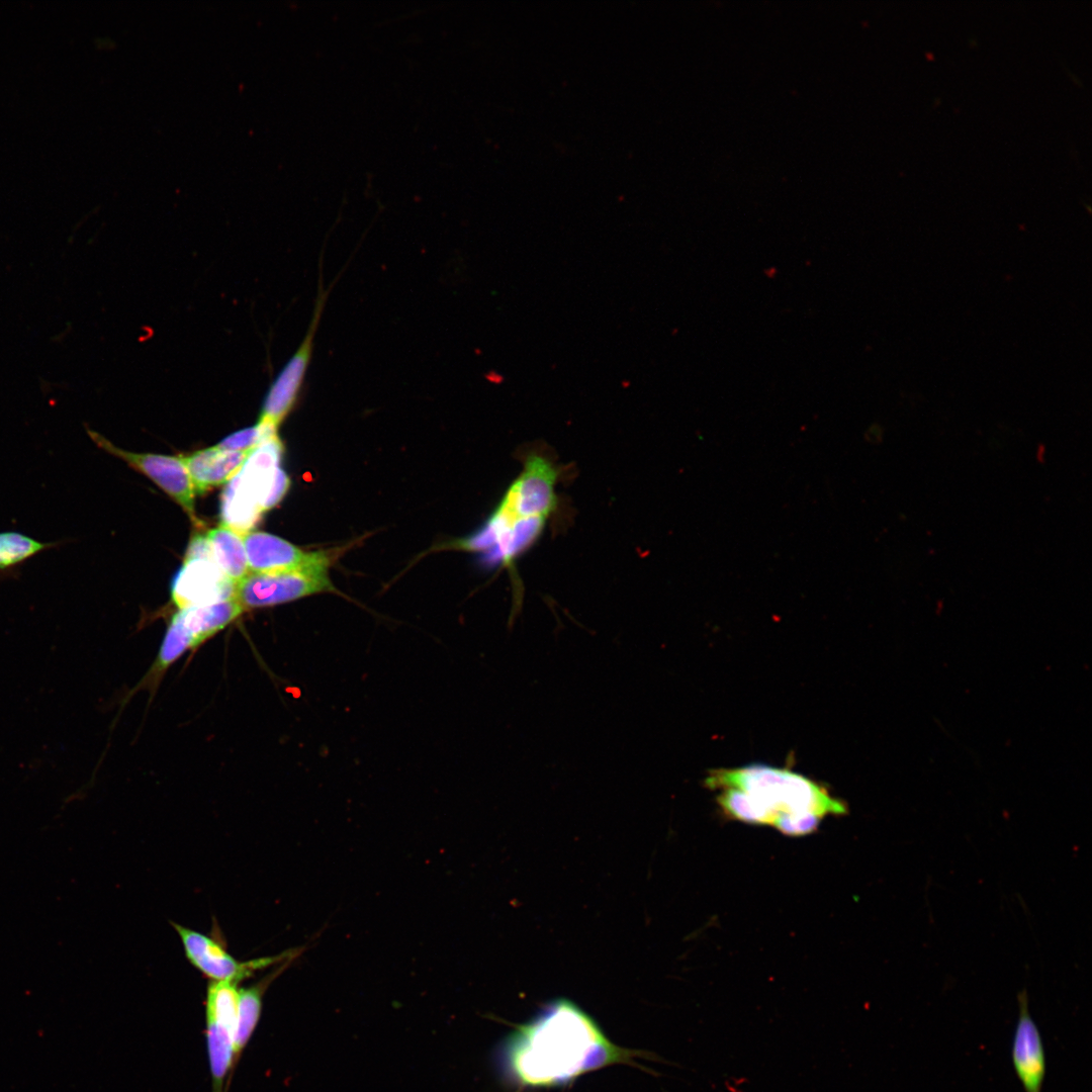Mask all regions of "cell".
<instances>
[{"label":"cell","instance_id":"obj_10","mask_svg":"<svg viewBox=\"0 0 1092 1092\" xmlns=\"http://www.w3.org/2000/svg\"><path fill=\"white\" fill-rule=\"evenodd\" d=\"M236 586L213 558L184 559L172 580L171 596L177 607L184 609L234 598Z\"/></svg>","mask_w":1092,"mask_h":1092},{"label":"cell","instance_id":"obj_4","mask_svg":"<svg viewBox=\"0 0 1092 1092\" xmlns=\"http://www.w3.org/2000/svg\"><path fill=\"white\" fill-rule=\"evenodd\" d=\"M339 550L311 552L303 564L279 571L249 572L236 586L244 611L292 602L317 593L340 594L328 575Z\"/></svg>","mask_w":1092,"mask_h":1092},{"label":"cell","instance_id":"obj_2","mask_svg":"<svg viewBox=\"0 0 1092 1092\" xmlns=\"http://www.w3.org/2000/svg\"><path fill=\"white\" fill-rule=\"evenodd\" d=\"M522 469L503 495L494 512L473 535L456 547L483 553L487 566L507 568L515 584V600L521 605L523 588L517 575V561L542 537L562 507L557 484L563 471L542 445L519 452Z\"/></svg>","mask_w":1092,"mask_h":1092},{"label":"cell","instance_id":"obj_9","mask_svg":"<svg viewBox=\"0 0 1092 1092\" xmlns=\"http://www.w3.org/2000/svg\"><path fill=\"white\" fill-rule=\"evenodd\" d=\"M87 432L98 447L149 476L183 508L191 521H197L194 511L195 490L181 456L125 451L113 445L99 433L92 430Z\"/></svg>","mask_w":1092,"mask_h":1092},{"label":"cell","instance_id":"obj_13","mask_svg":"<svg viewBox=\"0 0 1092 1092\" xmlns=\"http://www.w3.org/2000/svg\"><path fill=\"white\" fill-rule=\"evenodd\" d=\"M251 572H271L293 568L306 562L311 552H303L290 542L265 532L243 536Z\"/></svg>","mask_w":1092,"mask_h":1092},{"label":"cell","instance_id":"obj_7","mask_svg":"<svg viewBox=\"0 0 1092 1092\" xmlns=\"http://www.w3.org/2000/svg\"><path fill=\"white\" fill-rule=\"evenodd\" d=\"M172 925L180 937L188 962L215 982L239 983L258 970L293 960L301 951L299 948L289 949L277 956L242 962L235 959L217 939L177 923Z\"/></svg>","mask_w":1092,"mask_h":1092},{"label":"cell","instance_id":"obj_12","mask_svg":"<svg viewBox=\"0 0 1092 1092\" xmlns=\"http://www.w3.org/2000/svg\"><path fill=\"white\" fill-rule=\"evenodd\" d=\"M252 450L232 451L215 445L181 457L195 492L203 493L232 479Z\"/></svg>","mask_w":1092,"mask_h":1092},{"label":"cell","instance_id":"obj_19","mask_svg":"<svg viewBox=\"0 0 1092 1092\" xmlns=\"http://www.w3.org/2000/svg\"><path fill=\"white\" fill-rule=\"evenodd\" d=\"M275 435H277L276 427L258 422L253 427L242 429L226 436L216 446L232 451L251 450Z\"/></svg>","mask_w":1092,"mask_h":1092},{"label":"cell","instance_id":"obj_17","mask_svg":"<svg viewBox=\"0 0 1092 1092\" xmlns=\"http://www.w3.org/2000/svg\"><path fill=\"white\" fill-rule=\"evenodd\" d=\"M56 546H58L57 542H41L20 532H0V572L9 571L36 554Z\"/></svg>","mask_w":1092,"mask_h":1092},{"label":"cell","instance_id":"obj_20","mask_svg":"<svg viewBox=\"0 0 1092 1092\" xmlns=\"http://www.w3.org/2000/svg\"><path fill=\"white\" fill-rule=\"evenodd\" d=\"M821 819L822 817L811 812L781 813L772 826L786 835L802 836L814 832Z\"/></svg>","mask_w":1092,"mask_h":1092},{"label":"cell","instance_id":"obj_18","mask_svg":"<svg viewBox=\"0 0 1092 1092\" xmlns=\"http://www.w3.org/2000/svg\"><path fill=\"white\" fill-rule=\"evenodd\" d=\"M717 800L720 807L729 817L745 823L772 825L776 819L771 812L762 807L749 794L736 788H724Z\"/></svg>","mask_w":1092,"mask_h":1092},{"label":"cell","instance_id":"obj_16","mask_svg":"<svg viewBox=\"0 0 1092 1092\" xmlns=\"http://www.w3.org/2000/svg\"><path fill=\"white\" fill-rule=\"evenodd\" d=\"M206 1022L213 1090L214 1092H221L224 1077L232 1065L235 1054V1031L210 1017H206Z\"/></svg>","mask_w":1092,"mask_h":1092},{"label":"cell","instance_id":"obj_1","mask_svg":"<svg viewBox=\"0 0 1092 1092\" xmlns=\"http://www.w3.org/2000/svg\"><path fill=\"white\" fill-rule=\"evenodd\" d=\"M635 1056L611 1041L579 1006L559 998L509 1034L499 1064L517 1085L551 1088L610 1065L631 1064Z\"/></svg>","mask_w":1092,"mask_h":1092},{"label":"cell","instance_id":"obj_5","mask_svg":"<svg viewBox=\"0 0 1092 1092\" xmlns=\"http://www.w3.org/2000/svg\"><path fill=\"white\" fill-rule=\"evenodd\" d=\"M282 453L278 435L271 437L251 451L225 486L261 513L272 509L290 485L288 475L279 466Z\"/></svg>","mask_w":1092,"mask_h":1092},{"label":"cell","instance_id":"obj_15","mask_svg":"<svg viewBox=\"0 0 1092 1092\" xmlns=\"http://www.w3.org/2000/svg\"><path fill=\"white\" fill-rule=\"evenodd\" d=\"M293 960L284 962L257 984L239 990V1014L235 1033V1053H240L248 1042L261 1013L262 996L268 985L284 971Z\"/></svg>","mask_w":1092,"mask_h":1092},{"label":"cell","instance_id":"obj_8","mask_svg":"<svg viewBox=\"0 0 1092 1092\" xmlns=\"http://www.w3.org/2000/svg\"><path fill=\"white\" fill-rule=\"evenodd\" d=\"M326 298L327 292L320 291L307 333L297 350L272 381L264 398L258 422L278 428L296 402L311 359L313 340Z\"/></svg>","mask_w":1092,"mask_h":1092},{"label":"cell","instance_id":"obj_11","mask_svg":"<svg viewBox=\"0 0 1092 1092\" xmlns=\"http://www.w3.org/2000/svg\"><path fill=\"white\" fill-rule=\"evenodd\" d=\"M1017 1001L1019 1012L1012 1039V1065L1025 1092H1041L1046 1071L1041 1034L1030 1015L1025 989L1017 994Z\"/></svg>","mask_w":1092,"mask_h":1092},{"label":"cell","instance_id":"obj_6","mask_svg":"<svg viewBox=\"0 0 1092 1092\" xmlns=\"http://www.w3.org/2000/svg\"><path fill=\"white\" fill-rule=\"evenodd\" d=\"M244 612L234 598L218 603L180 609L164 637L157 666L168 667L187 649L195 648L223 629Z\"/></svg>","mask_w":1092,"mask_h":1092},{"label":"cell","instance_id":"obj_3","mask_svg":"<svg viewBox=\"0 0 1092 1092\" xmlns=\"http://www.w3.org/2000/svg\"><path fill=\"white\" fill-rule=\"evenodd\" d=\"M705 784L713 790H742L776 818L781 813L811 812L822 818L847 813L846 805L831 796L825 787L789 768L764 764L718 768L710 771Z\"/></svg>","mask_w":1092,"mask_h":1092},{"label":"cell","instance_id":"obj_14","mask_svg":"<svg viewBox=\"0 0 1092 1092\" xmlns=\"http://www.w3.org/2000/svg\"><path fill=\"white\" fill-rule=\"evenodd\" d=\"M213 560L238 584L249 573L243 536L221 525L206 534Z\"/></svg>","mask_w":1092,"mask_h":1092}]
</instances>
